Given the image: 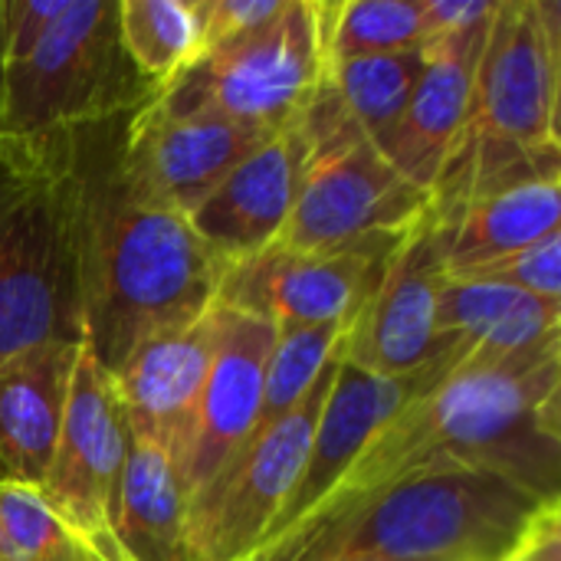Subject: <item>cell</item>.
Segmentation results:
<instances>
[{
  "label": "cell",
  "instance_id": "1",
  "mask_svg": "<svg viewBox=\"0 0 561 561\" xmlns=\"http://www.w3.org/2000/svg\"><path fill=\"white\" fill-rule=\"evenodd\" d=\"M559 398L561 339L513 358L467 352L371 437L316 513L440 470H483L561 500Z\"/></svg>",
  "mask_w": 561,
  "mask_h": 561
},
{
  "label": "cell",
  "instance_id": "2",
  "mask_svg": "<svg viewBox=\"0 0 561 561\" xmlns=\"http://www.w3.org/2000/svg\"><path fill=\"white\" fill-rule=\"evenodd\" d=\"M125 118L72 131L82 240V342L115 375L148 335L204 316L220 263L191 220L145 194L122 168Z\"/></svg>",
  "mask_w": 561,
  "mask_h": 561
},
{
  "label": "cell",
  "instance_id": "3",
  "mask_svg": "<svg viewBox=\"0 0 561 561\" xmlns=\"http://www.w3.org/2000/svg\"><path fill=\"white\" fill-rule=\"evenodd\" d=\"M546 503L496 473L440 470L322 510L243 561H500Z\"/></svg>",
  "mask_w": 561,
  "mask_h": 561
},
{
  "label": "cell",
  "instance_id": "4",
  "mask_svg": "<svg viewBox=\"0 0 561 561\" xmlns=\"http://www.w3.org/2000/svg\"><path fill=\"white\" fill-rule=\"evenodd\" d=\"M561 3L500 0L477 66L470 118L444 161L431 207L529 178L559 174Z\"/></svg>",
  "mask_w": 561,
  "mask_h": 561
},
{
  "label": "cell",
  "instance_id": "5",
  "mask_svg": "<svg viewBox=\"0 0 561 561\" xmlns=\"http://www.w3.org/2000/svg\"><path fill=\"white\" fill-rule=\"evenodd\" d=\"M46 342H82L72 131L0 135V358Z\"/></svg>",
  "mask_w": 561,
  "mask_h": 561
},
{
  "label": "cell",
  "instance_id": "6",
  "mask_svg": "<svg viewBox=\"0 0 561 561\" xmlns=\"http://www.w3.org/2000/svg\"><path fill=\"white\" fill-rule=\"evenodd\" d=\"M158 95L118 36V0H69L46 36L7 66L0 135L53 138L138 112Z\"/></svg>",
  "mask_w": 561,
  "mask_h": 561
},
{
  "label": "cell",
  "instance_id": "7",
  "mask_svg": "<svg viewBox=\"0 0 561 561\" xmlns=\"http://www.w3.org/2000/svg\"><path fill=\"white\" fill-rule=\"evenodd\" d=\"M306 161L296 207L283 233L293 250H332L375 237L408 233L431 194L391 168L378 145L352 122L332 85L319 82L299 118Z\"/></svg>",
  "mask_w": 561,
  "mask_h": 561
},
{
  "label": "cell",
  "instance_id": "8",
  "mask_svg": "<svg viewBox=\"0 0 561 561\" xmlns=\"http://www.w3.org/2000/svg\"><path fill=\"white\" fill-rule=\"evenodd\" d=\"M325 76V0H286L283 13L204 56L164 85L168 115H220L283 131L296 125Z\"/></svg>",
  "mask_w": 561,
  "mask_h": 561
},
{
  "label": "cell",
  "instance_id": "9",
  "mask_svg": "<svg viewBox=\"0 0 561 561\" xmlns=\"http://www.w3.org/2000/svg\"><path fill=\"white\" fill-rule=\"evenodd\" d=\"M335 362L316 388L276 424L256 431L191 506L201 561H243L273 529L309 457L312 431L335 378Z\"/></svg>",
  "mask_w": 561,
  "mask_h": 561
},
{
  "label": "cell",
  "instance_id": "10",
  "mask_svg": "<svg viewBox=\"0 0 561 561\" xmlns=\"http://www.w3.org/2000/svg\"><path fill=\"white\" fill-rule=\"evenodd\" d=\"M444 279V224L427 207L388 256L368 299L345 322L339 362L368 375L404 378L457 345L437 335V299Z\"/></svg>",
  "mask_w": 561,
  "mask_h": 561
},
{
  "label": "cell",
  "instance_id": "11",
  "mask_svg": "<svg viewBox=\"0 0 561 561\" xmlns=\"http://www.w3.org/2000/svg\"><path fill=\"white\" fill-rule=\"evenodd\" d=\"M398 237H375L332 250H293L273 243L253 260L220 273V306L266 319L276 332L319 322H348L375 289Z\"/></svg>",
  "mask_w": 561,
  "mask_h": 561
},
{
  "label": "cell",
  "instance_id": "12",
  "mask_svg": "<svg viewBox=\"0 0 561 561\" xmlns=\"http://www.w3.org/2000/svg\"><path fill=\"white\" fill-rule=\"evenodd\" d=\"M125 450L128 424L112 375L95 362L89 345L79 342L56 450L39 493L82 539L115 561L122 559L112 542V503Z\"/></svg>",
  "mask_w": 561,
  "mask_h": 561
},
{
  "label": "cell",
  "instance_id": "13",
  "mask_svg": "<svg viewBox=\"0 0 561 561\" xmlns=\"http://www.w3.org/2000/svg\"><path fill=\"white\" fill-rule=\"evenodd\" d=\"M463 355H467L463 345H450L431 365H424L421 371L404 375V378H381V375H368V371H358V368L339 362L332 388L325 394V404H322L316 431H312V444H309V457L299 473V483H296L289 503L283 506L279 519L273 523V529L266 533V539L256 549H263V546L283 539L286 533H293L296 526H302L329 500V493L339 486V480L355 463V457L371 444V437L404 404H411L417 394L434 388Z\"/></svg>",
  "mask_w": 561,
  "mask_h": 561
},
{
  "label": "cell",
  "instance_id": "14",
  "mask_svg": "<svg viewBox=\"0 0 561 561\" xmlns=\"http://www.w3.org/2000/svg\"><path fill=\"white\" fill-rule=\"evenodd\" d=\"M273 135L220 115H168L151 99L125 118L122 168L145 194L191 217Z\"/></svg>",
  "mask_w": 561,
  "mask_h": 561
},
{
  "label": "cell",
  "instance_id": "15",
  "mask_svg": "<svg viewBox=\"0 0 561 561\" xmlns=\"http://www.w3.org/2000/svg\"><path fill=\"white\" fill-rule=\"evenodd\" d=\"M273 342L276 329L266 319L214 302V352L181 470L191 506L253 437Z\"/></svg>",
  "mask_w": 561,
  "mask_h": 561
},
{
  "label": "cell",
  "instance_id": "16",
  "mask_svg": "<svg viewBox=\"0 0 561 561\" xmlns=\"http://www.w3.org/2000/svg\"><path fill=\"white\" fill-rule=\"evenodd\" d=\"M214 352V306L138 342L112 375L128 434L158 444L184 470Z\"/></svg>",
  "mask_w": 561,
  "mask_h": 561
},
{
  "label": "cell",
  "instance_id": "17",
  "mask_svg": "<svg viewBox=\"0 0 561 561\" xmlns=\"http://www.w3.org/2000/svg\"><path fill=\"white\" fill-rule=\"evenodd\" d=\"M302 161L306 138L296 122L247 154L187 217L220 270L253 260L283 240L296 207Z\"/></svg>",
  "mask_w": 561,
  "mask_h": 561
},
{
  "label": "cell",
  "instance_id": "18",
  "mask_svg": "<svg viewBox=\"0 0 561 561\" xmlns=\"http://www.w3.org/2000/svg\"><path fill=\"white\" fill-rule=\"evenodd\" d=\"M490 20L427 43V59L408 108L381 148L391 168L427 194L470 118L473 82Z\"/></svg>",
  "mask_w": 561,
  "mask_h": 561
},
{
  "label": "cell",
  "instance_id": "19",
  "mask_svg": "<svg viewBox=\"0 0 561 561\" xmlns=\"http://www.w3.org/2000/svg\"><path fill=\"white\" fill-rule=\"evenodd\" d=\"M79 342H46L0 358V480L43 486Z\"/></svg>",
  "mask_w": 561,
  "mask_h": 561
},
{
  "label": "cell",
  "instance_id": "20",
  "mask_svg": "<svg viewBox=\"0 0 561 561\" xmlns=\"http://www.w3.org/2000/svg\"><path fill=\"white\" fill-rule=\"evenodd\" d=\"M112 542L122 561H201L181 467L158 444L128 434L112 503Z\"/></svg>",
  "mask_w": 561,
  "mask_h": 561
},
{
  "label": "cell",
  "instance_id": "21",
  "mask_svg": "<svg viewBox=\"0 0 561 561\" xmlns=\"http://www.w3.org/2000/svg\"><path fill=\"white\" fill-rule=\"evenodd\" d=\"M434 214L444 224L447 276H463L561 233V174L503 184L457 204L454 210Z\"/></svg>",
  "mask_w": 561,
  "mask_h": 561
},
{
  "label": "cell",
  "instance_id": "22",
  "mask_svg": "<svg viewBox=\"0 0 561 561\" xmlns=\"http://www.w3.org/2000/svg\"><path fill=\"white\" fill-rule=\"evenodd\" d=\"M437 335L480 358H513L561 339V306L490 279L447 276L437 299Z\"/></svg>",
  "mask_w": 561,
  "mask_h": 561
},
{
  "label": "cell",
  "instance_id": "23",
  "mask_svg": "<svg viewBox=\"0 0 561 561\" xmlns=\"http://www.w3.org/2000/svg\"><path fill=\"white\" fill-rule=\"evenodd\" d=\"M118 36L131 66L158 92L207 49L197 0H118Z\"/></svg>",
  "mask_w": 561,
  "mask_h": 561
},
{
  "label": "cell",
  "instance_id": "24",
  "mask_svg": "<svg viewBox=\"0 0 561 561\" xmlns=\"http://www.w3.org/2000/svg\"><path fill=\"white\" fill-rule=\"evenodd\" d=\"M424 59L427 43L401 53L355 56L325 66V82L332 85L335 99L352 115V122L378 145V151L401 122L408 99L417 85V76L424 69Z\"/></svg>",
  "mask_w": 561,
  "mask_h": 561
},
{
  "label": "cell",
  "instance_id": "25",
  "mask_svg": "<svg viewBox=\"0 0 561 561\" xmlns=\"http://www.w3.org/2000/svg\"><path fill=\"white\" fill-rule=\"evenodd\" d=\"M424 43L421 0H325V66Z\"/></svg>",
  "mask_w": 561,
  "mask_h": 561
},
{
  "label": "cell",
  "instance_id": "26",
  "mask_svg": "<svg viewBox=\"0 0 561 561\" xmlns=\"http://www.w3.org/2000/svg\"><path fill=\"white\" fill-rule=\"evenodd\" d=\"M0 561H115L82 539L36 486L0 480Z\"/></svg>",
  "mask_w": 561,
  "mask_h": 561
},
{
  "label": "cell",
  "instance_id": "27",
  "mask_svg": "<svg viewBox=\"0 0 561 561\" xmlns=\"http://www.w3.org/2000/svg\"><path fill=\"white\" fill-rule=\"evenodd\" d=\"M342 329H345L342 322H319V325H296L276 332V342L266 358L256 431L276 424L316 388V381L339 355Z\"/></svg>",
  "mask_w": 561,
  "mask_h": 561
},
{
  "label": "cell",
  "instance_id": "28",
  "mask_svg": "<svg viewBox=\"0 0 561 561\" xmlns=\"http://www.w3.org/2000/svg\"><path fill=\"white\" fill-rule=\"evenodd\" d=\"M463 276L513 286L526 296L561 306V233H552V237H546L519 253H510L496 263L477 266Z\"/></svg>",
  "mask_w": 561,
  "mask_h": 561
},
{
  "label": "cell",
  "instance_id": "29",
  "mask_svg": "<svg viewBox=\"0 0 561 561\" xmlns=\"http://www.w3.org/2000/svg\"><path fill=\"white\" fill-rule=\"evenodd\" d=\"M69 0H0V46L7 66L23 59L62 16Z\"/></svg>",
  "mask_w": 561,
  "mask_h": 561
},
{
  "label": "cell",
  "instance_id": "30",
  "mask_svg": "<svg viewBox=\"0 0 561 561\" xmlns=\"http://www.w3.org/2000/svg\"><path fill=\"white\" fill-rule=\"evenodd\" d=\"M286 0H197L204 20L207 49L227 39H237L256 26H266L283 13Z\"/></svg>",
  "mask_w": 561,
  "mask_h": 561
},
{
  "label": "cell",
  "instance_id": "31",
  "mask_svg": "<svg viewBox=\"0 0 561 561\" xmlns=\"http://www.w3.org/2000/svg\"><path fill=\"white\" fill-rule=\"evenodd\" d=\"M500 561H561V500L546 503Z\"/></svg>",
  "mask_w": 561,
  "mask_h": 561
},
{
  "label": "cell",
  "instance_id": "32",
  "mask_svg": "<svg viewBox=\"0 0 561 561\" xmlns=\"http://www.w3.org/2000/svg\"><path fill=\"white\" fill-rule=\"evenodd\" d=\"M496 3L500 0H421L427 43L460 33L467 26H477V23H486L496 13Z\"/></svg>",
  "mask_w": 561,
  "mask_h": 561
},
{
  "label": "cell",
  "instance_id": "33",
  "mask_svg": "<svg viewBox=\"0 0 561 561\" xmlns=\"http://www.w3.org/2000/svg\"><path fill=\"white\" fill-rule=\"evenodd\" d=\"M3 82H7V59H3V46H0V118H3Z\"/></svg>",
  "mask_w": 561,
  "mask_h": 561
},
{
  "label": "cell",
  "instance_id": "34",
  "mask_svg": "<svg viewBox=\"0 0 561 561\" xmlns=\"http://www.w3.org/2000/svg\"><path fill=\"white\" fill-rule=\"evenodd\" d=\"M352 561H375V559H352Z\"/></svg>",
  "mask_w": 561,
  "mask_h": 561
}]
</instances>
